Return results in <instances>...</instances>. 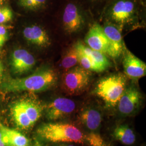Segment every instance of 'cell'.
Instances as JSON below:
<instances>
[{
	"label": "cell",
	"mask_w": 146,
	"mask_h": 146,
	"mask_svg": "<svg viewBox=\"0 0 146 146\" xmlns=\"http://www.w3.org/2000/svg\"><path fill=\"white\" fill-rule=\"evenodd\" d=\"M78 64V55L75 45L69 47L63 56L61 65L63 69L66 71L73 68Z\"/></svg>",
	"instance_id": "obj_20"
},
{
	"label": "cell",
	"mask_w": 146,
	"mask_h": 146,
	"mask_svg": "<svg viewBox=\"0 0 146 146\" xmlns=\"http://www.w3.org/2000/svg\"><path fill=\"white\" fill-rule=\"evenodd\" d=\"M47 2L48 0H19V5L26 10L35 11L44 7Z\"/></svg>",
	"instance_id": "obj_22"
},
{
	"label": "cell",
	"mask_w": 146,
	"mask_h": 146,
	"mask_svg": "<svg viewBox=\"0 0 146 146\" xmlns=\"http://www.w3.org/2000/svg\"><path fill=\"white\" fill-rule=\"evenodd\" d=\"M0 131L8 137L11 146H29L30 141L19 131L9 128L0 123Z\"/></svg>",
	"instance_id": "obj_19"
},
{
	"label": "cell",
	"mask_w": 146,
	"mask_h": 146,
	"mask_svg": "<svg viewBox=\"0 0 146 146\" xmlns=\"http://www.w3.org/2000/svg\"><path fill=\"white\" fill-rule=\"evenodd\" d=\"M91 76V72L81 66H75L63 73L61 88L69 95L81 94L88 87Z\"/></svg>",
	"instance_id": "obj_4"
},
{
	"label": "cell",
	"mask_w": 146,
	"mask_h": 146,
	"mask_svg": "<svg viewBox=\"0 0 146 146\" xmlns=\"http://www.w3.org/2000/svg\"><path fill=\"white\" fill-rule=\"evenodd\" d=\"M137 11L136 0H113L108 6L106 13L111 22L123 26L135 20Z\"/></svg>",
	"instance_id": "obj_5"
},
{
	"label": "cell",
	"mask_w": 146,
	"mask_h": 146,
	"mask_svg": "<svg viewBox=\"0 0 146 146\" xmlns=\"http://www.w3.org/2000/svg\"><path fill=\"white\" fill-rule=\"evenodd\" d=\"M19 100L32 124L34 125L42 115L43 106L38 101L31 98H26Z\"/></svg>",
	"instance_id": "obj_16"
},
{
	"label": "cell",
	"mask_w": 146,
	"mask_h": 146,
	"mask_svg": "<svg viewBox=\"0 0 146 146\" xmlns=\"http://www.w3.org/2000/svg\"><path fill=\"white\" fill-rule=\"evenodd\" d=\"M13 15V12L9 8H0V24L5 23L11 21Z\"/></svg>",
	"instance_id": "obj_24"
},
{
	"label": "cell",
	"mask_w": 146,
	"mask_h": 146,
	"mask_svg": "<svg viewBox=\"0 0 146 146\" xmlns=\"http://www.w3.org/2000/svg\"><path fill=\"white\" fill-rule=\"evenodd\" d=\"M36 133L41 139L53 143H84L85 141L84 135L81 130L68 123H44L37 128Z\"/></svg>",
	"instance_id": "obj_2"
},
{
	"label": "cell",
	"mask_w": 146,
	"mask_h": 146,
	"mask_svg": "<svg viewBox=\"0 0 146 146\" xmlns=\"http://www.w3.org/2000/svg\"><path fill=\"white\" fill-rule=\"evenodd\" d=\"M84 140L91 146H104V142L102 137L99 134L94 132L84 135Z\"/></svg>",
	"instance_id": "obj_23"
},
{
	"label": "cell",
	"mask_w": 146,
	"mask_h": 146,
	"mask_svg": "<svg viewBox=\"0 0 146 146\" xmlns=\"http://www.w3.org/2000/svg\"><path fill=\"white\" fill-rule=\"evenodd\" d=\"M8 27H6L3 25H0V48L3 46L4 43L8 39Z\"/></svg>",
	"instance_id": "obj_25"
},
{
	"label": "cell",
	"mask_w": 146,
	"mask_h": 146,
	"mask_svg": "<svg viewBox=\"0 0 146 146\" xmlns=\"http://www.w3.org/2000/svg\"><path fill=\"white\" fill-rule=\"evenodd\" d=\"M0 146H11L7 136L0 131Z\"/></svg>",
	"instance_id": "obj_26"
},
{
	"label": "cell",
	"mask_w": 146,
	"mask_h": 146,
	"mask_svg": "<svg viewBox=\"0 0 146 146\" xmlns=\"http://www.w3.org/2000/svg\"><path fill=\"white\" fill-rule=\"evenodd\" d=\"M125 75L119 73L100 79L94 88V93L103 100L107 108L116 106L127 86Z\"/></svg>",
	"instance_id": "obj_3"
},
{
	"label": "cell",
	"mask_w": 146,
	"mask_h": 146,
	"mask_svg": "<svg viewBox=\"0 0 146 146\" xmlns=\"http://www.w3.org/2000/svg\"><path fill=\"white\" fill-rule=\"evenodd\" d=\"M35 63L36 60L34 56L26 49H17L11 55V67L13 72L16 74L29 72Z\"/></svg>",
	"instance_id": "obj_11"
},
{
	"label": "cell",
	"mask_w": 146,
	"mask_h": 146,
	"mask_svg": "<svg viewBox=\"0 0 146 146\" xmlns=\"http://www.w3.org/2000/svg\"><path fill=\"white\" fill-rule=\"evenodd\" d=\"M74 45L78 52V64H80V66L90 72L100 73L101 71L99 68L94 63V62L90 59V58L84 53L82 49L79 46L78 43L76 42Z\"/></svg>",
	"instance_id": "obj_21"
},
{
	"label": "cell",
	"mask_w": 146,
	"mask_h": 146,
	"mask_svg": "<svg viewBox=\"0 0 146 146\" xmlns=\"http://www.w3.org/2000/svg\"><path fill=\"white\" fill-rule=\"evenodd\" d=\"M3 65L2 62L0 61V80L2 78V75H3Z\"/></svg>",
	"instance_id": "obj_27"
},
{
	"label": "cell",
	"mask_w": 146,
	"mask_h": 146,
	"mask_svg": "<svg viewBox=\"0 0 146 146\" xmlns=\"http://www.w3.org/2000/svg\"><path fill=\"white\" fill-rule=\"evenodd\" d=\"M142 95L135 87L130 86L126 89L117 104V110L122 116L133 115L141 104Z\"/></svg>",
	"instance_id": "obj_8"
},
{
	"label": "cell",
	"mask_w": 146,
	"mask_h": 146,
	"mask_svg": "<svg viewBox=\"0 0 146 146\" xmlns=\"http://www.w3.org/2000/svg\"><path fill=\"white\" fill-rule=\"evenodd\" d=\"M77 43L84 53L88 55L99 68L101 72H104L110 67V62L104 54L91 49L87 45L84 44V43L81 41H78Z\"/></svg>",
	"instance_id": "obj_17"
},
{
	"label": "cell",
	"mask_w": 146,
	"mask_h": 146,
	"mask_svg": "<svg viewBox=\"0 0 146 146\" xmlns=\"http://www.w3.org/2000/svg\"><path fill=\"white\" fill-rule=\"evenodd\" d=\"M5 1V0H0V5H2L4 3Z\"/></svg>",
	"instance_id": "obj_30"
},
{
	"label": "cell",
	"mask_w": 146,
	"mask_h": 146,
	"mask_svg": "<svg viewBox=\"0 0 146 146\" xmlns=\"http://www.w3.org/2000/svg\"><path fill=\"white\" fill-rule=\"evenodd\" d=\"M23 35L28 42L37 47H48L51 43L46 31L36 25L26 27L23 31Z\"/></svg>",
	"instance_id": "obj_13"
},
{
	"label": "cell",
	"mask_w": 146,
	"mask_h": 146,
	"mask_svg": "<svg viewBox=\"0 0 146 146\" xmlns=\"http://www.w3.org/2000/svg\"><path fill=\"white\" fill-rule=\"evenodd\" d=\"M102 28L110 44L108 55L112 58L119 57L124 47L119 29L110 21L107 22Z\"/></svg>",
	"instance_id": "obj_12"
},
{
	"label": "cell",
	"mask_w": 146,
	"mask_h": 146,
	"mask_svg": "<svg viewBox=\"0 0 146 146\" xmlns=\"http://www.w3.org/2000/svg\"><path fill=\"white\" fill-rule=\"evenodd\" d=\"M33 146H42V145L38 141H35V142L34 143V145Z\"/></svg>",
	"instance_id": "obj_28"
},
{
	"label": "cell",
	"mask_w": 146,
	"mask_h": 146,
	"mask_svg": "<svg viewBox=\"0 0 146 146\" xmlns=\"http://www.w3.org/2000/svg\"><path fill=\"white\" fill-rule=\"evenodd\" d=\"M85 42L91 49L108 54L110 48L109 42L102 27L99 23H95L90 28L85 37Z\"/></svg>",
	"instance_id": "obj_10"
},
{
	"label": "cell",
	"mask_w": 146,
	"mask_h": 146,
	"mask_svg": "<svg viewBox=\"0 0 146 146\" xmlns=\"http://www.w3.org/2000/svg\"><path fill=\"white\" fill-rule=\"evenodd\" d=\"M76 104L66 98H58L47 104L45 108L48 120L56 121L71 115L76 108Z\"/></svg>",
	"instance_id": "obj_7"
},
{
	"label": "cell",
	"mask_w": 146,
	"mask_h": 146,
	"mask_svg": "<svg viewBox=\"0 0 146 146\" xmlns=\"http://www.w3.org/2000/svg\"><path fill=\"white\" fill-rule=\"evenodd\" d=\"M123 66L125 75L131 79L137 80L146 74V64L137 58L125 46L123 47Z\"/></svg>",
	"instance_id": "obj_9"
},
{
	"label": "cell",
	"mask_w": 146,
	"mask_h": 146,
	"mask_svg": "<svg viewBox=\"0 0 146 146\" xmlns=\"http://www.w3.org/2000/svg\"><path fill=\"white\" fill-rule=\"evenodd\" d=\"M113 135L116 140L127 146L134 144L136 141L134 132L127 125H117L113 131Z\"/></svg>",
	"instance_id": "obj_18"
},
{
	"label": "cell",
	"mask_w": 146,
	"mask_h": 146,
	"mask_svg": "<svg viewBox=\"0 0 146 146\" xmlns=\"http://www.w3.org/2000/svg\"><path fill=\"white\" fill-rule=\"evenodd\" d=\"M58 146H75L72 144H67V143H61Z\"/></svg>",
	"instance_id": "obj_29"
},
{
	"label": "cell",
	"mask_w": 146,
	"mask_h": 146,
	"mask_svg": "<svg viewBox=\"0 0 146 146\" xmlns=\"http://www.w3.org/2000/svg\"><path fill=\"white\" fill-rule=\"evenodd\" d=\"M11 113L16 125L23 130H28L33 126L27 115L20 100L14 102L11 106Z\"/></svg>",
	"instance_id": "obj_15"
},
{
	"label": "cell",
	"mask_w": 146,
	"mask_h": 146,
	"mask_svg": "<svg viewBox=\"0 0 146 146\" xmlns=\"http://www.w3.org/2000/svg\"><path fill=\"white\" fill-rule=\"evenodd\" d=\"M56 72L50 67H43L31 75L22 78H9L0 84V89L7 93L44 92L53 87L58 81Z\"/></svg>",
	"instance_id": "obj_1"
},
{
	"label": "cell",
	"mask_w": 146,
	"mask_h": 146,
	"mask_svg": "<svg viewBox=\"0 0 146 146\" xmlns=\"http://www.w3.org/2000/svg\"><path fill=\"white\" fill-rule=\"evenodd\" d=\"M91 1H93V2H94V1H96L97 0H90Z\"/></svg>",
	"instance_id": "obj_31"
},
{
	"label": "cell",
	"mask_w": 146,
	"mask_h": 146,
	"mask_svg": "<svg viewBox=\"0 0 146 146\" xmlns=\"http://www.w3.org/2000/svg\"><path fill=\"white\" fill-rule=\"evenodd\" d=\"M62 23L64 31L70 34L81 31L86 23L84 13L81 7L75 2H68L63 8Z\"/></svg>",
	"instance_id": "obj_6"
},
{
	"label": "cell",
	"mask_w": 146,
	"mask_h": 146,
	"mask_svg": "<svg viewBox=\"0 0 146 146\" xmlns=\"http://www.w3.org/2000/svg\"><path fill=\"white\" fill-rule=\"evenodd\" d=\"M79 119L87 129L94 131L99 129L102 121V115L99 110L88 107L81 111Z\"/></svg>",
	"instance_id": "obj_14"
}]
</instances>
